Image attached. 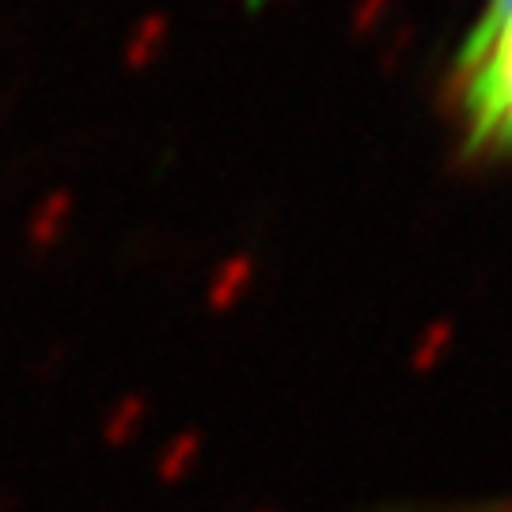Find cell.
<instances>
[{
    "label": "cell",
    "instance_id": "obj_5",
    "mask_svg": "<svg viewBox=\"0 0 512 512\" xmlns=\"http://www.w3.org/2000/svg\"><path fill=\"white\" fill-rule=\"evenodd\" d=\"M486 12H497V16H509L512 0H486Z\"/></svg>",
    "mask_w": 512,
    "mask_h": 512
},
{
    "label": "cell",
    "instance_id": "obj_1",
    "mask_svg": "<svg viewBox=\"0 0 512 512\" xmlns=\"http://www.w3.org/2000/svg\"><path fill=\"white\" fill-rule=\"evenodd\" d=\"M448 95L467 156H512V16L482 12L452 57Z\"/></svg>",
    "mask_w": 512,
    "mask_h": 512
},
{
    "label": "cell",
    "instance_id": "obj_6",
    "mask_svg": "<svg viewBox=\"0 0 512 512\" xmlns=\"http://www.w3.org/2000/svg\"><path fill=\"white\" fill-rule=\"evenodd\" d=\"M255 512H274V509H255Z\"/></svg>",
    "mask_w": 512,
    "mask_h": 512
},
{
    "label": "cell",
    "instance_id": "obj_4",
    "mask_svg": "<svg viewBox=\"0 0 512 512\" xmlns=\"http://www.w3.org/2000/svg\"><path fill=\"white\" fill-rule=\"evenodd\" d=\"M376 512H512V494L490 497V501H478V505H387Z\"/></svg>",
    "mask_w": 512,
    "mask_h": 512
},
{
    "label": "cell",
    "instance_id": "obj_2",
    "mask_svg": "<svg viewBox=\"0 0 512 512\" xmlns=\"http://www.w3.org/2000/svg\"><path fill=\"white\" fill-rule=\"evenodd\" d=\"M202 452H205L202 429H183V433H175V437L160 448V459H156V478H160L164 486H179V482L198 467Z\"/></svg>",
    "mask_w": 512,
    "mask_h": 512
},
{
    "label": "cell",
    "instance_id": "obj_3",
    "mask_svg": "<svg viewBox=\"0 0 512 512\" xmlns=\"http://www.w3.org/2000/svg\"><path fill=\"white\" fill-rule=\"evenodd\" d=\"M145 414H148V403L141 399V395L122 399V403L107 414V421H103V444H107V448H126L129 440L141 433Z\"/></svg>",
    "mask_w": 512,
    "mask_h": 512
}]
</instances>
